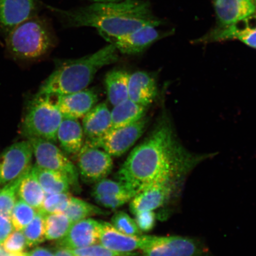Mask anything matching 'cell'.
Returning a JSON list of instances; mask_svg holds the SVG:
<instances>
[{"mask_svg":"<svg viewBox=\"0 0 256 256\" xmlns=\"http://www.w3.org/2000/svg\"><path fill=\"white\" fill-rule=\"evenodd\" d=\"M214 154L188 151L176 135L171 120L162 114L142 143L128 156L118 172L120 181L137 192L160 182L178 184Z\"/></svg>","mask_w":256,"mask_h":256,"instance_id":"cell-1","label":"cell"},{"mask_svg":"<svg viewBox=\"0 0 256 256\" xmlns=\"http://www.w3.org/2000/svg\"><path fill=\"white\" fill-rule=\"evenodd\" d=\"M46 7L64 28H94L100 36H120L148 26L158 27L162 24L153 14L147 0L92 2L68 10L50 5Z\"/></svg>","mask_w":256,"mask_h":256,"instance_id":"cell-2","label":"cell"},{"mask_svg":"<svg viewBox=\"0 0 256 256\" xmlns=\"http://www.w3.org/2000/svg\"><path fill=\"white\" fill-rule=\"evenodd\" d=\"M119 59L113 44L102 48L91 55L60 62L40 88L39 94L56 97L87 88L98 71Z\"/></svg>","mask_w":256,"mask_h":256,"instance_id":"cell-3","label":"cell"},{"mask_svg":"<svg viewBox=\"0 0 256 256\" xmlns=\"http://www.w3.org/2000/svg\"><path fill=\"white\" fill-rule=\"evenodd\" d=\"M56 37L50 22L34 16L16 26L6 35V46L12 56L20 60L40 58L52 49Z\"/></svg>","mask_w":256,"mask_h":256,"instance_id":"cell-4","label":"cell"},{"mask_svg":"<svg viewBox=\"0 0 256 256\" xmlns=\"http://www.w3.org/2000/svg\"><path fill=\"white\" fill-rule=\"evenodd\" d=\"M53 98L38 92L28 102L20 126V133L26 138L57 142L58 130L64 117Z\"/></svg>","mask_w":256,"mask_h":256,"instance_id":"cell-5","label":"cell"},{"mask_svg":"<svg viewBox=\"0 0 256 256\" xmlns=\"http://www.w3.org/2000/svg\"><path fill=\"white\" fill-rule=\"evenodd\" d=\"M27 140L30 144L36 159L35 165L42 168L62 172L68 178L71 185L78 186V168L58 147L46 140L32 138Z\"/></svg>","mask_w":256,"mask_h":256,"instance_id":"cell-6","label":"cell"},{"mask_svg":"<svg viewBox=\"0 0 256 256\" xmlns=\"http://www.w3.org/2000/svg\"><path fill=\"white\" fill-rule=\"evenodd\" d=\"M140 250L144 256H201L206 252L196 240L178 236H146Z\"/></svg>","mask_w":256,"mask_h":256,"instance_id":"cell-7","label":"cell"},{"mask_svg":"<svg viewBox=\"0 0 256 256\" xmlns=\"http://www.w3.org/2000/svg\"><path fill=\"white\" fill-rule=\"evenodd\" d=\"M148 122V118L144 116L136 123L111 129L99 138L86 142L104 150L111 156H120L124 154L142 136Z\"/></svg>","mask_w":256,"mask_h":256,"instance_id":"cell-8","label":"cell"},{"mask_svg":"<svg viewBox=\"0 0 256 256\" xmlns=\"http://www.w3.org/2000/svg\"><path fill=\"white\" fill-rule=\"evenodd\" d=\"M33 151L28 140L12 144L0 154V185L22 177L32 168Z\"/></svg>","mask_w":256,"mask_h":256,"instance_id":"cell-9","label":"cell"},{"mask_svg":"<svg viewBox=\"0 0 256 256\" xmlns=\"http://www.w3.org/2000/svg\"><path fill=\"white\" fill-rule=\"evenodd\" d=\"M78 165L80 174L85 181L97 183L110 174L113 160L104 150L86 142L78 154Z\"/></svg>","mask_w":256,"mask_h":256,"instance_id":"cell-10","label":"cell"},{"mask_svg":"<svg viewBox=\"0 0 256 256\" xmlns=\"http://www.w3.org/2000/svg\"><path fill=\"white\" fill-rule=\"evenodd\" d=\"M236 40L256 49V14L248 16L232 24L214 28L198 40L199 42H212Z\"/></svg>","mask_w":256,"mask_h":256,"instance_id":"cell-11","label":"cell"},{"mask_svg":"<svg viewBox=\"0 0 256 256\" xmlns=\"http://www.w3.org/2000/svg\"><path fill=\"white\" fill-rule=\"evenodd\" d=\"M156 26H148L120 36L102 35L106 40L113 44L118 51L126 55L142 53L150 46L161 39L162 34Z\"/></svg>","mask_w":256,"mask_h":256,"instance_id":"cell-12","label":"cell"},{"mask_svg":"<svg viewBox=\"0 0 256 256\" xmlns=\"http://www.w3.org/2000/svg\"><path fill=\"white\" fill-rule=\"evenodd\" d=\"M41 5L39 0H0V33L6 35L16 26L37 16Z\"/></svg>","mask_w":256,"mask_h":256,"instance_id":"cell-13","label":"cell"},{"mask_svg":"<svg viewBox=\"0 0 256 256\" xmlns=\"http://www.w3.org/2000/svg\"><path fill=\"white\" fill-rule=\"evenodd\" d=\"M177 184L160 182L147 186L137 192L130 202V210L134 215L145 210H154L161 207L170 198Z\"/></svg>","mask_w":256,"mask_h":256,"instance_id":"cell-14","label":"cell"},{"mask_svg":"<svg viewBox=\"0 0 256 256\" xmlns=\"http://www.w3.org/2000/svg\"><path fill=\"white\" fill-rule=\"evenodd\" d=\"M102 222L87 218L73 223L64 238L58 241L60 247L70 250L98 244L102 232Z\"/></svg>","mask_w":256,"mask_h":256,"instance_id":"cell-15","label":"cell"},{"mask_svg":"<svg viewBox=\"0 0 256 256\" xmlns=\"http://www.w3.org/2000/svg\"><path fill=\"white\" fill-rule=\"evenodd\" d=\"M56 98V104L63 117L76 120L84 117L95 106L98 99L96 91L87 88Z\"/></svg>","mask_w":256,"mask_h":256,"instance_id":"cell-16","label":"cell"},{"mask_svg":"<svg viewBox=\"0 0 256 256\" xmlns=\"http://www.w3.org/2000/svg\"><path fill=\"white\" fill-rule=\"evenodd\" d=\"M102 232L99 243L112 252L122 254L142 250L146 236H129L121 232L112 224L102 222Z\"/></svg>","mask_w":256,"mask_h":256,"instance_id":"cell-17","label":"cell"},{"mask_svg":"<svg viewBox=\"0 0 256 256\" xmlns=\"http://www.w3.org/2000/svg\"><path fill=\"white\" fill-rule=\"evenodd\" d=\"M158 85L154 78L148 72L131 74L128 84V98L142 106L148 108L158 96Z\"/></svg>","mask_w":256,"mask_h":256,"instance_id":"cell-18","label":"cell"},{"mask_svg":"<svg viewBox=\"0 0 256 256\" xmlns=\"http://www.w3.org/2000/svg\"><path fill=\"white\" fill-rule=\"evenodd\" d=\"M219 26H225L256 12L254 0H214Z\"/></svg>","mask_w":256,"mask_h":256,"instance_id":"cell-19","label":"cell"},{"mask_svg":"<svg viewBox=\"0 0 256 256\" xmlns=\"http://www.w3.org/2000/svg\"><path fill=\"white\" fill-rule=\"evenodd\" d=\"M82 118L86 140L99 138L112 129L111 111L106 103L96 105Z\"/></svg>","mask_w":256,"mask_h":256,"instance_id":"cell-20","label":"cell"},{"mask_svg":"<svg viewBox=\"0 0 256 256\" xmlns=\"http://www.w3.org/2000/svg\"><path fill=\"white\" fill-rule=\"evenodd\" d=\"M57 140L69 154H78L84 144V134L78 120L63 118L57 132Z\"/></svg>","mask_w":256,"mask_h":256,"instance_id":"cell-21","label":"cell"},{"mask_svg":"<svg viewBox=\"0 0 256 256\" xmlns=\"http://www.w3.org/2000/svg\"><path fill=\"white\" fill-rule=\"evenodd\" d=\"M147 108L134 103L129 98L114 106L111 111L112 129L136 122L146 116Z\"/></svg>","mask_w":256,"mask_h":256,"instance_id":"cell-22","label":"cell"},{"mask_svg":"<svg viewBox=\"0 0 256 256\" xmlns=\"http://www.w3.org/2000/svg\"><path fill=\"white\" fill-rule=\"evenodd\" d=\"M18 196L35 210H40L46 194L32 168L22 176L18 187Z\"/></svg>","mask_w":256,"mask_h":256,"instance_id":"cell-23","label":"cell"},{"mask_svg":"<svg viewBox=\"0 0 256 256\" xmlns=\"http://www.w3.org/2000/svg\"><path fill=\"white\" fill-rule=\"evenodd\" d=\"M130 74L124 70H114L106 76L104 83L108 101L116 106L128 98Z\"/></svg>","mask_w":256,"mask_h":256,"instance_id":"cell-24","label":"cell"},{"mask_svg":"<svg viewBox=\"0 0 256 256\" xmlns=\"http://www.w3.org/2000/svg\"><path fill=\"white\" fill-rule=\"evenodd\" d=\"M32 170L46 194L69 192L71 184L68 178L62 172L42 168L36 165Z\"/></svg>","mask_w":256,"mask_h":256,"instance_id":"cell-25","label":"cell"},{"mask_svg":"<svg viewBox=\"0 0 256 256\" xmlns=\"http://www.w3.org/2000/svg\"><path fill=\"white\" fill-rule=\"evenodd\" d=\"M72 222L64 213L44 215L46 238L50 241H59L66 236Z\"/></svg>","mask_w":256,"mask_h":256,"instance_id":"cell-26","label":"cell"},{"mask_svg":"<svg viewBox=\"0 0 256 256\" xmlns=\"http://www.w3.org/2000/svg\"><path fill=\"white\" fill-rule=\"evenodd\" d=\"M72 223H75L96 215L104 214L103 210L97 206L78 198L72 197L68 207L64 212Z\"/></svg>","mask_w":256,"mask_h":256,"instance_id":"cell-27","label":"cell"},{"mask_svg":"<svg viewBox=\"0 0 256 256\" xmlns=\"http://www.w3.org/2000/svg\"><path fill=\"white\" fill-rule=\"evenodd\" d=\"M28 247L32 248L46 240L44 214L38 210L33 220L23 230Z\"/></svg>","mask_w":256,"mask_h":256,"instance_id":"cell-28","label":"cell"},{"mask_svg":"<svg viewBox=\"0 0 256 256\" xmlns=\"http://www.w3.org/2000/svg\"><path fill=\"white\" fill-rule=\"evenodd\" d=\"M136 191L124 182L104 178L96 184L92 188L94 197L106 195L131 194L135 196Z\"/></svg>","mask_w":256,"mask_h":256,"instance_id":"cell-29","label":"cell"},{"mask_svg":"<svg viewBox=\"0 0 256 256\" xmlns=\"http://www.w3.org/2000/svg\"><path fill=\"white\" fill-rule=\"evenodd\" d=\"M38 211L23 200L16 201L10 216L14 230L22 231L34 220Z\"/></svg>","mask_w":256,"mask_h":256,"instance_id":"cell-30","label":"cell"},{"mask_svg":"<svg viewBox=\"0 0 256 256\" xmlns=\"http://www.w3.org/2000/svg\"><path fill=\"white\" fill-rule=\"evenodd\" d=\"M22 177L6 184L0 190V214L10 216L18 197V190Z\"/></svg>","mask_w":256,"mask_h":256,"instance_id":"cell-31","label":"cell"},{"mask_svg":"<svg viewBox=\"0 0 256 256\" xmlns=\"http://www.w3.org/2000/svg\"><path fill=\"white\" fill-rule=\"evenodd\" d=\"M72 198L69 192L46 194L40 211L44 215L64 213L68 207Z\"/></svg>","mask_w":256,"mask_h":256,"instance_id":"cell-32","label":"cell"},{"mask_svg":"<svg viewBox=\"0 0 256 256\" xmlns=\"http://www.w3.org/2000/svg\"><path fill=\"white\" fill-rule=\"evenodd\" d=\"M112 225L118 231L129 236H140V232L135 220L126 212H118L112 218Z\"/></svg>","mask_w":256,"mask_h":256,"instance_id":"cell-33","label":"cell"},{"mask_svg":"<svg viewBox=\"0 0 256 256\" xmlns=\"http://www.w3.org/2000/svg\"><path fill=\"white\" fill-rule=\"evenodd\" d=\"M2 246L4 251L8 254H20L24 252L28 247L24 232L18 230L12 232Z\"/></svg>","mask_w":256,"mask_h":256,"instance_id":"cell-34","label":"cell"},{"mask_svg":"<svg viewBox=\"0 0 256 256\" xmlns=\"http://www.w3.org/2000/svg\"><path fill=\"white\" fill-rule=\"evenodd\" d=\"M134 196L131 194L106 195L96 196L94 200L98 204L108 209H117L130 201Z\"/></svg>","mask_w":256,"mask_h":256,"instance_id":"cell-35","label":"cell"},{"mask_svg":"<svg viewBox=\"0 0 256 256\" xmlns=\"http://www.w3.org/2000/svg\"><path fill=\"white\" fill-rule=\"evenodd\" d=\"M76 256H116L122 254L120 252H112L100 244H94L88 246V247L71 250Z\"/></svg>","mask_w":256,"mask_h":256,"instance_id":"cell-36","label":"cell"},{"mask_svg":"<svg viewBox=\"0 0 256 256\" xmlns=\"http://www.w3.org/2000/svg\"><path fill=\"white\" fill-rule=\"evenodd\" d=\"M135 222L140 232H148L156 224V216L153 210L142 211L136 214Z\"/></svg>","mask_w":256,"mask_h":256,"instance_id":"cell-37","label":"cell"},{"mask_svg":"<svg viewBox=\"0 0 256 256\" xmlns=\"http://www.w3.org/2000/svg\"><path fill=\"white\" fill-rule=\"evenodd\" d=\"M10 216L0 214V246L2 244L6 239L14 232Z\"/></svg>","mask_w":256,"mask_h":256,"instance_id":"cell-38","label":"cell"},{"mask_svg":"<svg viewBox=\"0 0 256 256\" xmlns=\"http://www.w3.org/2000/svg\"><path fill=\"white\" fill-rule=\"evenodd\" d=\"M27 256H55V255L50 249L37 247L27 254Z\"/></svg>","mask_w":256,"mask_h":256,"instance_id":"cell-39","label":"cell"},{"mask_svg":"<svg viewBox=\"0 0 256 256\" xmlns=\"http://www.w3.org/2000/svg\"><path fill=\"white\" fill-rule=\"evenodd\" d=\"M54 255L55 256H76L71 250L62 247H60L56 250L55 252H54Z\"/></svg>","mask_w":256,"mask_h":256,"instance_id":"cell-40","label":"cell"},{"mask_svg":"<svg viewBox=\"0 0 256 256\" xmlns=\"http://www.w3.org/2000/svg\"><path fill=\"white\" fill-rule=\"evenodd\" d=\"M0 256H27V254L24 252H20V254H8V252H4L2 251Z\"/></svg>","mask_w":256,"mask_h":256,"instance_id":"cell-41","label":"cell"},{"mask_svg":"<svg viewBox=\"0 0 256 256\" xmlns=\"http://www.w3.org/2000/svg\"><path fill=\"white\" fill-rule=\"evenodd\" d=\"M92 2H119L123 0H88Z\"/></svg>","mask_w":256,"mask_h":256,"instance_id":"cell-42","label":"cell"},{"mask_svg":"<svg viewBox=\"0 0 256 256\" xmlns=\"http://www.w3.org/2000/svg\"><path fill=\"white\" fill-rule=\"evenodd\" d=\"M130 254H122V255H118L116 256H129Z\"/></svg>","mask_w":256,"mask_h":256,"instance_id":"cell-43","label":"cell"},{"mask_svg":"<svg viewBox=\"0 0 256 256\" xmlns=\"http://www.w3.org/2000/svg\"><path fill=\"white\" fill-rule=\"evenodd\" d=\"M2 252V249L1 247H0V254H1Z\"/></svg>","mask_w":256,"mask_h":256,"instance_id":"cell-44","label":"cell"},{"mask_svg":"<svg viewBox=\"0 0 256 256\" xmlns=\"http://www.w3.org/2000/svg\"><path fill=\"white\" fill-rule=\"evenodd\" d=\"M255 2V6H256V12L255 14H256V0H254Z\"/></svg>","mask_w":256,"mask_h":256,"instance_id":"cell-45","label":"cell"}]
</instances>
